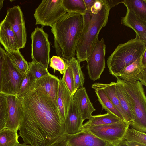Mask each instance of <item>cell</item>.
<instances>
[{
  "label": "cell",
  "instance_id": "obj_36",
  "mask_svg": "<svg viewBox=\"0 0 146 146\" xmlns=\"http://www.w3.org/2000/svg\"><path fill=\"white\" fill-rule=\"evenodd\" d=\"M92 14L91 11H86L85 13L82 15L83 19V28L87 25L90 21Z\"/></svg>",
  "mask_w": 146,
  "mask_h": 146
},
{
  "label": "cell",
  "instance_id": "obj_22",
  "mask_svg": "<svg viewBox=\"0 0 146 146\" xmlns=\"http://www.w3.org/2000/svg\"><path fill=\"white\" fill-rule=\"evenodd\" d=\"M114 115L108 113L103 114L92 115L83 124V126H98L109 124L122 121Z\"/></svg>",
  "mask_w": 146,
  "mask_h": 146
},
{
  "label": "cell",
  "instance_id": "obj_43",
  "mask_svg": "<svg viewBox=\"0 0 146 146\" xmlns=\"http://www.w3.org/2000/svg\"><path fill=\"white\" fill-rule=\"evenodd\" d=\"M15 146H32L31 145H27L25 143H20L18 142Z\"/></svg>",
  "mask_w": 146,
  "mask_h": 146
},
{
  "label": "cell",
  "instance_id": "obj_20",
  "mask_svg": "<svg viewBox=\"0 0 146 146\" xmlns=\"http://www.w3.org/2000/svg\"><path fill=\"white\" fill-rule=\"evenodd\" d=\"M59 80L58 77L50 73L36 80V84L45 90L57 106Z\"/></svg>",
  "mask_w": 146,
  "mask_h": 146
},
{
  "label": "cell",
  "instance_id": "obj_26",
  "mask_svg": "<svg viewBox=\"0 0 146 146\" xmlns=\"http://www.w3.org/2000/svg\"><path fill=\"white\" fill-rule=\"evenodd\" d=\"M36 80L29 70L23 76L17 95L19 97L33 90L36 85Z\"/></svg>",
  "mask_w": 146,
  "mask_h": 146
},
{
  "label": "cell",
  "instance_id": "obj_17",
  "mask_svg": "<svg viewBox=\"0 0 146 146\" xmlns=\"http://www.w3.org/2000/svg\"><path fill=\"white\" fill-rule=\"evenodd\" d=\"M0 43L6 52L19 50L15 34L5 19L0 22Z\"/></svg>",
  "mask_w": 146,
  "mask_h": 146
},
{
  "label": "cell",
  "instance_id": "obj_31",
  "mask_svg": "<svg viewBox=\"0 0 146 146\" xmlns=\"http://www.w3.org/2000/svg\"><path fill=\"white\" fill-rule=\"evenodd\" d=\"M66 68L62 79L73 96L77 90L71 67L66 60H65Z\"/></svg>",
  "mask_w": 146,
  "mask_h": 146
},
{
  "label": "cell",
  "instance_id": "obj_3",
  "mask_svg": "<svg viewBox=\"0 0 146 146\" xmlns=\"http://www.w3.org/2000/svg\"><path fill=\"white\" fill-rule=\"evenodd\" d=\"M102 0L101 9L96 14H92L90 21L83 28L76 52L80 63L86 60L98 40L100 30L108 23L110 9L105 0Z\"/></svg>",
  "mask_w": 146,
  "mask_h": 146
},
{
  "label": "cell",
  "instance_id": "obj_23",
  "mask_svg": "<svg viewBox=\"0 0 146 146\" xmlns=\"http://www.w3.org/2000/svg\"><path fill=\"white\" fill-rule=\"evenodd\" d=\"M6 54L17 70L24 76L28 70L29 63L21 54L19 50L6 52Z\"/></svg>",
  "mask_w": 146,
  "mask_h": 146
},
{
  "label": "cell",
  "instance_id": "obj_40",
  "mask_svg": "<svg viewBox=\"0 0 146 146\" xmlns=\"http://www.w3.org/2000/svg\"><path fill=\"white\" fill-rule=\"evenodd\" d=\"M111 145L112 146H129L127 143L126 141L123 138L121 141Z\"/></svg>",
  "mask_w": 146,
  "mask_h": 146
},
{
  "label": "cell",
  "instance_id": "obj_27",
  "mask_svg": "<svg viewBox=\"0 0 146 146\" xmlns=\"http://www.w3.org/2000/svg\"><path fill=\"white\" fill-rule=\"evenodd\" d=\"M70 66L74 76L76 89L83 87L85 81L84 75L80 63L76 58L74 57L69 60H66Z\"/></svg>",
  "mask_w": 146,
  "mask_h": 146
},
{
  "label": "cell",
  "instance_id": "obj_7",
  "mask_svg": "<svg viewBox=\"0 0 146 146\" xmlns=\"http://www.w3.org/2000/svg\"><path fill=\"white\" fill-rule=\"evenodd\" d=\"M130 124V122L122 121L104 125H83L80 129V131H87L112 145L123 138Z\"/></svg>",
  "mask_w": 146,
  "mask_h": 146
},
{
  "label": "cell",
  "instance_id": "obj_37",
  "mask_svg": "<svg viewBox=\"0 0 146 146\" xmlns=\"http://www.w3.org/2000/svg\"><path fill=\"white\" fill-rule=\"evenodd\" d=\"M6 52L0 46V84L1 81L2 64Z\"/></svg>",
  "mask_w": 146,
  "mask_h": 146
},
{
  "label": "cell",
  "instance_id": "obj_14",
  "mask_svg": "<svg viewBox=\"0 0 146 146\" xmlns=\"http://www.w3.org/2000/svg\"><path fill=\"white\" fill-rule=\"evenodd\" d=\"M72 100L84 121L89 119L96 110L87 94L85 87L78 89L72 96Z\"/></svg>",
  "mask_w": 146,
  "mask_h": 146
},
{
  "label": "cell",
  "instance_id": "obj_18",
  "mask_svg": "<svg viewBox=\"0 0 146 146\" xmlns=\"http://www.w3.org/2000/svg\"><path fill=\"white\" fill-rule=\"evenodd\" d=\"M59 83L57 104L60 117L64 123L73 96L61 78Z\"/></svg>",
  "mask_w": 146,
  "mask_h": 146
},
{
  "label": "cell",
  "instance_id": "obj_41",
  "mask_svg": "<svg viewBox=\"0 0 146 146\" xmlns=\"http://www.w3.org/2000/svg\"><path fill=\"white\" fill-rule=\"evenodd\" d=\"M141 62L143 66L146 67V50H145L141 56Z\"/></svg>",
  "mask_w": 146,
  "mask_h": 146
},
{
  "label": "cell",
  "instance_id": "obj_30",
  "mask_svg": "<svg viewBox=\"0 0 146 146\" xmlns=\"http://www.w3.org/2000/svg\"><path fill=\"white\" fill-rule=\"evenodd\" d=\"M146 134L132 128L127 129L123 139L128 142H135L146 145Z\"/></svg>",
  "mask_w": 146,
  "mask_h": 146
},
{
  "label": "cell",
  "instance_id": "obj_29",
  "mask_svg": "<svg viewBox=\"0 0 146 146\" xmlns=\"http://www.w3.org/2000/svg\"><path fill=\"white\" fill-rule=\"evenodd\" d=\"M18 138L17 133L6 128L0 133V146H15Z\"/></svg>",
  "mask_w": 146,
  "mask_h": 146
},
{
  "label": "cell",
  "instance_id": "obj_8",
  "mask_svg": "<svg viewBox=\"0 0 146 146\" xmlns=\"http://www.w3.org/2000/svg\"><path fill=\"white\" fill-rule=\"evenodd\" d=\"M31 58L48 69L50 62V44L48 35L42 28L37 27L31 33Z\"/></svg>",
  "mask_w": 146,
  "mask_h": 146
},
{
  "label": "cell",
  "instance_id": "obj_32",
  "mask_svg": "<svg viewBox=\"0 0 146 146\" xmlns=\"http://www.w3.org/2000/svg\"><path fill=\"white\" fill-rule=\"evenodd\" d=\"M7 95L0 93V133L6 128L7 120Z\"/></svg>",
  "mask_w": 146,
  "mask_h": 146
},
{
  "label": "cell",
  "instance_id": "obj_21",
  "mask_svg": "<svg viewBox=\"0 0 146 146\" xmlns=\"http://www.w3.org/2000/svg\"><path fill=\"white\" fill-rule=\"evenodd\" d=\"M94 90L98 98V100L102 106V110H104L107 111V113H111L122 120L125 121L121 114L108 98L104 91L100 89H95Z\"/></svg>",
  "mask_w": 146,
  "mask_h": 146
},
{
  "label": "cell",
  "instance_id": "obj_10",
  "mask_svg": "<svg viewBox=\"0 0 146 146\" xmlns=\"http://www.w3.org/2000/svg\"><path fill=\"white\" fill-rule=\"evenodd\" d=\"M106 46L103 38L98 40L87 59L89 78L94 81L100 79L105 68Z\"/></svg>",
  "mask_w": 146,
  "mask_h": 146
},
{
  "label": "cell",
  "instance_id": "obj_2",
  "mask_svg": "<svg viewBox=\"0 0 146 146\" xmlns=\"http://www.w3.org/2000/svg\"><path fill=\"white\" fill-rule=\"evenodd\" d=\"M82 15L67 13L51 27L56 53L64 60L75 57L83 29Z\"/></svg>",
  "mask_w": 146,
  "mask_h": 146
},
{
  "label": "cell",
  "instance_id": "obj_15",
  "mask_svg": "<svg viewBox=\"0 0 146 146\" xmlns=\"http://www.w3.org/2000/svg\"><path fill=\"white\" fill-rule=\"evenodd\" d=\"M123 25L132 29L135 32V38L146 41V21L137 16L133 12L127 10L125 16L121 19Z\"/></svg>",
  "mask_w": 146,
  "mask_h": 146
},
{
  "label": "cell",
  "instance_id": "obj_16",
  "mask_svg": "<svg viewBox=\"0 0 146 146\" xmlns=\"http://www.w3.org/2000/svg\"><path fill=\"white\" fill-rule=\"evenodd\" d=\"M84 121L72 100L64 121L65 133L72 135L80 132Z\"/></svg>",
  "mask_w": 146,
  "mask_h": 146
},
{
  "label": "cell",
  "instance_id": "obj_39",
  "mask_svg": "<svg viewBox=\"0 0 146 146\" xmlns=\"http://www.w3.org/2000/svg\"><path fill=\"white\" fill-rule=\"evenodd\" d=\"M83 1L86 6V11H90L91 8L96 0H83Z\"/></svg>",
  "mask_w": 146,
  "mask_h": 146
},
{
  "label": "cell",
  "instance_id": "obj_35",
  "mask_svg": "<svg viewBox=\"0 0 146 146\" xmlns=\"http://www.w3.org/2000/svg\"><path fill=\"white\" fill-rule=\"evenodd\" d=\"M103 4L102 0H96L91 9V12L93 14L97 13L101 9Z\"/></svg>",
  "mask_w": 146,
  "mask_h": 146
},
{
  "label": "cell",
  "instance_id": "obj_11",
  "mask_svg": "<svg viewBox=\"0 0 146 146\" xmlns=\"http://www.w3.org/2000/svg\"><path fill=\"white\" fill-rule=\"evenodd\" d=\"M5 19L11 26L16 37L19 49L24 48L27 41L25 21L20 7L14 6L7 10Z\"/></svg>",
  "mask_w": 146,
  "mask_h": 146
},
{
  "label": "cell",
  "instance_id": "obj_1",
  "mask_svg": "<svg viewBox=\"0 0 146 146\" xmlns=\"http://www.w3.org/2000/svg\"><path fill=\"white\" fill-rule=\"evenodd\" d=\"M19 97L22 117L18 130L25 143L51 146L65 134L58 106L42 87L36 84L33 90Z\"/></svg>",
  "mask_w": 146,
  "mask_h": 146
},
{
  "label": "cell",
  "instance_id": "obj_13",
  "mask_svg": "<svg viewBox=\"0 0 146 146\" xmlns=\"http://www.w3.org/2000/svg\"><path fill=\"white\" fill-rule=\"evenodd\" d=\"M140 57L131 64L122 69L116 74L118 77L126 81L133 83L138 80L143 85L146 86V67L143 66Z\"/></svg>",
  "mask_w": 146,
  "mask_h": 146
},
{
  "label": "cell",
  "instance_id": "obj_44",
  "mask_svg": "<svg viewBox=\"0 0 146 146\" xmlns=\"http://www.w3.org/2000/svg\"><path fill=\"white\" fill-rule=\"evenodd\" d=\"M4 0H0V10L2 8L3 6V1Z\"/></svg>",
  "mask_w": 146,
  "mask_h": 146
},
{
  "label": "cell",
  "instance_id": "obj_38",
  "mask_svg": "<svg viewBox=\"0 0 146 146\" xmlns=\"http://www.w3.org/2000/svg\"><path fill=\"white\" fill-rule=\"evenodd\" d=\"M124 0H105L110 9L119 3H123Z\"/></svg>",
  "mask_w": 146,
  "mask_h": 146
},
{
  "label": "cell",
  "instance_id": "obj_33",
  "mask_svg": "<svg viewBox=\"0 0 146 146\" xmlns=\"http://www.w3.org/2000/svg\"><path fill=\"white\" fill-rule=\"evenodd\" d=\"M29 65L28 70L34 77L36 80L50 74L48 69L39 63L32 61L29 63Z\"/></svg>",
  "mask_w": 146,
  "mask_h": 146
},
{
  "label": "cell",
  "instance_id": "obj_19",
  "mask_svg": "<svg viewBox=\"0 0 146 146\" xmlns=\"http://www.w3.org/2000/svg\"><path fill=\"white\" fill-rule=\"evenodd\" d=\"M92 88L94 89H98L102 90L121 114L125 121L130 122L127 115L120 105L117 96L116 91L115 82H112L109 83L96 82L92 84Z\"/></svg>",
  "mask_w": 146,
  "mask_h": 146
},
{
  "label": "cell",
  "instance_id": "obj_24",
  "mask_svg": "<svg viewBox=\"0 0 146 146\" xmlns=\"http://www.w3.org/2000/svg\"><path fill=\"white\" fill-rule=\"evenodd\" d=\"M123 3L127 10H131L140 18L146 21V0H124Z\"/></svg>",
  "mask_w": 146,
  "mask_h": 146
},
{
  "label": "cell",
  "instance_id": "obj_9",
  "mask_svg": "<svg viewBox=\"0 0 146 146\" xmlns=\"http://www.w3.org/2000/svg\"><path fill=\"white\" fill-rule=\"evenodd\" d=\"M23 76L13 66L6 54L2 66L0 93L17 95Z\"/></svg>",
  "mask_w": 146,
  "mask_h": 146
},
{
  "label": "cell",
  "instance_id": "obj_6",
  "mask_svg": "<svg viewBox=\"0 0 146 146\" xmlns=\"http://www.w3.org/2000/svg\"><path fill=\"white\" fill-rule=\"evenodd\" d=\"M67 13L62 5V0H44L36 9L34 14L35 25L41 27L52 26Z\"/></svg>",
  "mask_w": 146,
  "mask_h": 146
},
{
  "label": "cell",
  "instance_id": "obj_34",
  "mask_svg": "<svg viewBox=\"0 0 146 146\" xmlns=\"http://www.w3.org/2000/svg\"><path fill=\"white\" fill-rule=\"evenodd\" d=\"M50 67L54 69V72L58 70L60 74L64 73L66 64L65 61L61 57L58 56H53L50 59Z\"/></svg>",
  "mask_w": 146,
  "mask_h": 146
},
{
  "label": "cell",
  "instance_id": "obj_28",
  "mask_svg": "<svg viewBox=\"0 0 146 146\" xmlns=\"http://www.w3.org/2000/svg\"><path fill=\"white\" fill-rule=\"evenodd\" d=\"M63 6L67 13L83 15L86 10L83 0H62Z\"/></svg>",
  "mask_w": 146,
  "mask_h": 146
},
{
  "label": "cell",
  "instance_id": "obj_42",
  "mask_svg": "<svg viewBox=\"0 0 146 146\" xmlns=\"http://www.w3.org/2000/svg\"><path fill=\"white\" fill-rule=\"evenodd\" d=\"M126 142L129 146H146V145L137 142H128L127 141Z\"/></svg>",
  "mask_w": 146,
  "mask_h": 146
},
{
  "label": "cell",
  "instance_id": "obj_25",
  "mask_svg": "<svg viewBox=\"0 0 146 146\" xmlns=\"http://www.w3.org/2000/svg\"><path fill=\"white\" fill-rule=\"evenodd\" d=\"M116 91L120 105L127 115L130 123L133 121L135 118L134 111L126 98L121 85L117 79L116 82Z\"/></svg>",
  "mask_w": 146,
  "mask_h": 146
},
{
  "label": "cell",
  "instance_id": "obj_12",
  "mask_svg": "<svg viewBox=\"0 0 146 146\" xmlns=\"http://www.w3.org/2000/svg\"><path fill=\"white\" fill-rule=\"evenodd\" d=\"M7 120L6 128L17 133L21 123L22 110L19 98L17 95H7Z\"/></svg>",
  "mask_w": 146,
  "mask_h": 146
},
{
  "label": "cell",
  "instance_id": "obj_5",
  "mask_svg": "<svg viewBox=\"0 0 146 146\" xmlns=\"http://www.w3.org/2000/svg\"><path fill=\"white\" fill-rule=\"evenodd\" d=\"M125 95L133 109L134 120L130 125L135 129L146 132V97L143 85L139 80L132 83L118 77Z\"/></svg>",
  "mask_w": 146,
  "mask_h": 146
},
{
  "label": "cell",
  "instance_id": "obj_4",
  "mask_svg": "<svg viewBox=\"0 0 146 146\" xmlns=\"http://www.w3.org/2000/svg\"><path fill=\"white\" fill-rule=\"evenodd\" d=\"M146 50V41L132 39L119 45L107 60L110 74L115 77L122 69L141 57Z\"/></svg>",
  "mask_w": 146,
  "mask_h": 146
}]
</instances>
